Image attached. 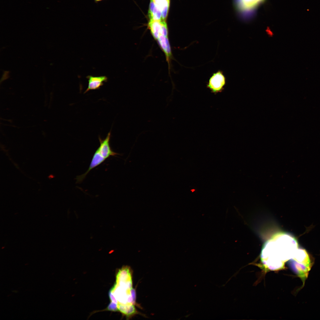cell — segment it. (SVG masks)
<instances>
[{
  "label": "cell",
  "mask_w": 320,
  "mask_h": 320,
  "mask_svg": "<svg viewBox=\"0 0 320 320\" xmlns=\"http://www.w3.org/2000/svg\"><path fill=\"white\" fill-rule=\"evenodd\" d=\"M132 280L130 270L128 267L119 270L116 276V281L127 282Z\"/></svg>",
  "instance_id": "30bf717a"
},
{
  "label": "cell",
  "mask_w": 320,
  "mask_h": 320,
  "mask_svg": "<svg viewBox=\"0 0 320 320\" xmlns=\"http://www.w3.org/2000/svg\"><path fill=\"white\" fill-rule=\"evenodd\" d=\"M93 0L94 1V2L95 3H99V2H100L106 0Z\"/></svg>",
  "instance_id": "9a60e30c"
},
{
  "label": "cell",
  "mask_w": 320,
  "mask_h": 320,
  "mask_svg": "<svg viewBox=\"0 0 320 320\" xmlns=\"http://www.w3.org/2000/svg\"><path fill=\"white\" fill-rule=\"evenodd\" d=\"M109 296L111 302L118 304V303L116 298L110 290L109 292Z\"/></svg>",
  "instance_id": "5bb4252c"
},
{
  "label": "cell",
  "mask_w": 320,
  "mask_h": 320,
  "mask_svg": "<svg viewBox=\"0 0 320 320\" xmlns=\"http://www.w3.org/2000/svg\"><path fill=\"white\" fill-rule=\"evenodd\" d=\"M117 307L119 311L127 317L135 314L137 312L134 305L132 304L124 305L118 304Z\"/></svg>",
  "instance_id": "8fae6325"
},
{
  "label": "cell",
  "mask_w": 320,
  "mask_h": 320,
  "mask_svg": "<svg viewBox=\"0 0 320 320\" xmlns=\"http://www.w3.org/2000/svg\"><path fill=\"white\" fill-rule=\"evenodd\" d=\"M265 0H236L238 9L241 11H250L257 7Z\"/></svg>",
  "instance_id": "5b68a950"
},
{
  "label": "cell",
  "mask_w": 320,
  "mask_h": 320,
  "mask_svg": "<svg viewBox=\"0 0 320 320\" xmlns=\"http://www.w3.org/2000/svg\"><path fill=\"white\" fill-rule=\"evenodd\" d=\"M107 310L114 311H119L117 307V304L111 302L108 305Z\"/></svg>",
  "instance_id": "7c38bea8"
},
{
  "label": "cell",
  "mask_w": 320,
  "mask_h": 320,
  "mask_svg": "<svg viewBox=\"0 0 320 320\" xmlns=\"http://www.w3.org/2000/svg\"><path fill=\"white\" fill-rule=\"evenodd\" d=\"M130 292L132 298V304L134 305L135 304L136 298L135 290V289L132 288L130 290Z\"/></svg>",
  "instance_id": "4fadbf2b"
},
{
  "label": "cell",
  "mask_w": 320,
  "mask_h": 320,
  "mask_svg": "<svg viewBox=\"0 0 320 320\" xmlns=\"http://www.w3.org/2000/svg\"><path fill=\"white\" fill-rule=\"evenodd\" d=\"M225 84V78L223 72L219 71L214 73L210 78L207 87L216 95L223 91Z\"/></svg>",
  "instance_id": "7a4b0ae2"
},
{
  "label": "cell",
  "mask_w": 320,
  "mask_h": 320,
  "mask_svg": "<svg viewBox=\"0 0 320 320\" xmlns=\"http://www.w3.org/2000/svg\"><path fill=\"white\" fill-rule=\"evenodd\" d=\"M111 136V133L110 131L105 139H102L100 137L98 138L100 145L97 150L105 159L111 156L119 155L118 153L113 151L111 148L110 144Z\"/></svg>",
  "instance_id": "3957f363"
},
{
  "label": "cell",
  "mask_w": 320,
  "mask_h": 320,
  "mask_svg": "<svg viewBox=\"0 0 320 320\" xmlns=\"http://www.w3.org/2000/svg\"><path fill=\"white\" fill-rule=\"evenodd\" d=\"M88 80V86L84 92L86 93L89 90L99 89L107 81L108 78L105 76H94L89 75L86 77Z\"/></svg>",
  "instance_id": "277c9868"
},
{
  "label": "cell",
  "mask_w": 320,
  "mask_h": 320,
  "mask_svg": "<svg viewBox=\"0 0 320 320\" xmlns=\"http://www.w3.org/2000/svg\"><path fill=\"white\" fill-rule=\"evenodd\" d=\"M161 20H150L148 24L152 36L155 40L158 38L161 31Z\"/></svg>",
  "instance_id": "ba28073f"
},
{
  "label": "cell",
  "mask_w": 320,
  "mask_h": 320,
  "mask_svg": "<svg viewBox=\"0 0 320 320\" xmlns=\"http://www.w3.org/2000/svg\"><path fill=\"white\" fill-rule=\"evenodd\" d=\"M161 13V19L166 20L168 13L169 0H154Z\"/></svg>",
  "instance_id": "9c48e42d"
},
{
  "label": "cell",
  "mask_w": 320,
  "mask_h": 320,
  "mask_svg": "<svg viewBox=\"0 0 320 320\" xmlns=\"http://www.w3.org/2000/svg\"><path fill=\"white\" fill-rule=\"evenodd\" d=\"M296 239L286 233L273 236L264 245L261 253L263 263L271 270L281 268L284 263L292 258L298 248Z\"/></svg>",
  "instance_id": "6da1fadb"
},
{
  "label": "cell",
  "mask_w": 320,
  "mask_h": 320,
  "mask_svg": "<svg viewBox=\"0 0 320 320\" xmlns=\"http://www.w3.org/2000/svg\"><path fill=\"white\" fill-rule=\"evenodd\" d=\"M290 265L292 269L303 281L307 277L310 268L304 264L291 259Z\"/></svg>",
  "instance_id": "8992f818"
},
{
  "label": "cell",
  "mask_w": 320,
  "mask_h": 320,
  "mask_svg": "<svg viewBox=\"0 0 320 320\" xmlns=\"http://www.w3.org/2000/svg\"><path fill=\"white\" fill-rule=\"evenodd\" d=\"M296 262L304 264L310 268V260L306 250L298 248L294 257L291 259Z\"/></svg>",
  "instance_id": "52a82bcc"
}]
</instances>
